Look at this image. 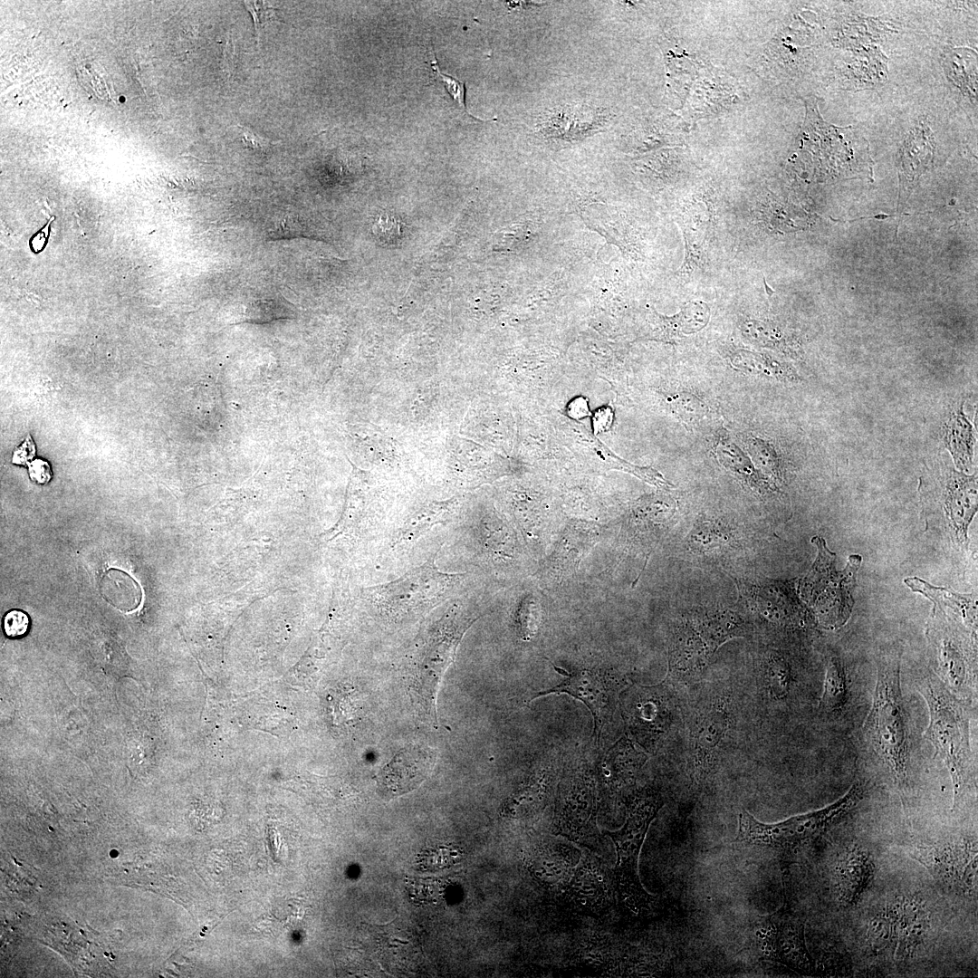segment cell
Returning <instances> with one entry per match:
<instances>
[{"mask_svg":"<svg viewBox=\"0 0 978 978\" xmlns=\"http://www.w3.org/2000/svg\"><path fill=\"white\" fill-rule=\"evenodd\" d=\"M900 660L901 653L896 649L879 657L872 705L862 732L904 798L908 784L910 728L900 685Z\"/></svg>","mask_w":978,"mask_h":978,"instance_id":"6da1fadb","label":"cell"},{"mask_svg":"<svg viewBox=\"0 0 978 978\" xmlns=\"http://www.w3.org/2000/svg\"><path fill=\"white\" fill-rule=\"evenodd\" d=\"M479 618L463 602H454L422 626L411 646L407 662L409 688L417 705L435 723L442 677L464 635Z\"/></svg>","mask_w":978,"mask_h":978,"instance_id":"7a4b0ae2","label":"cell"},{"mask_svg":"<svg viewBox=\"0 0 978 978\" xmlns=\"http://www.w3.org/2000/svg\"><path fill=\"white\" fill-rule=\"evenodd\" d=\"M917 688L926 702L929 723L923 737L935 748V757L943 760L950 773L955 809L963 797L973 753L970 741L969 700L953 695L933 674L917 681Z\"/></svg>","mask_w":978,"mask_h":978,"instance_id":"3957f363","label":"cell"},{"mask_svg":"<svg viewBox=\"0 0 978 978\" xmlns=\"http://www.w3.org/2000/svg\"><path fill=\"white\" fill-rule=\"evenodd\" d=\"M663 805L657 793H640L628 808V817L622 828L606 831L616 848L617 861L613 871L616 896L622 909L634 916L646 915L653 896L643 887L638 862L648 828Z\"/></svg>","mask_w":978,"mask_h":978,"instance_id":"277c9868","label":"cell"},{"mask_svg":"<svg viewBox=\"0 0 978 978\" xmlns=\"http://www.w3.org/2000/svg\"><path fill=\"white\" fill-rule=\"evenodd\" d=\"M435 553L398 579L366 590V598L382 614L404 618L427 613L447 599L465 578L438 570Z\"/></svg>","mask_w":978,"mask_h":978,"instance_id":"5b68a950","label":"cell"},{"mask_svg":"<svg viewBox=\"0 0 978 978\" xmlns=\"http://www.w3.org/2000/svg\"><path fill=\"white\" fill-rule=\"evenodd\" d=\"M744 633L741 619L729 610L689 615L673 635L668 649L669 674L678 679L696 676L722 644Z\"/></svg>","mask_w":978,"mask_h":978,"instance_id":"8992f818","label":"cell"},{"mask_svg":"<svg viewBox=\"0 0 978 978\" xmlns=\"http://www.w3.org/2000/svg\"><path fill=\"white\" fill-rule=\"evenodd\" d=\"M864 793L865 784L857 780L834 803L772 824L760 822L743 810L739 814L738 833L734 842L782 849L794 848L822 834L838 822L862 800Z\"/></svg>","mask_w":978,"mask_h":978,"instance_id":"52a82bcc","label":"cell"},{"mask_svg":"<svg viewBox=\"0 0 978 978\" xmlns=\"http://www.w3.org/2000/svg\"><path fill=\"white\" fill-rule=\"evenodd\" d=\"M811 542L818 555L801 581V596L815 609L824 627L836 629L848 621L852 612V590L862 559L858 554L849 556L845 569L839 571L835 569L836 554L827 548L825 540L814 536Z\"/></svg>","mask_w":978,"mask_h":978,"instance_id":"ba28073f","label":"cell"},{"mask_svg":"<svg viewBox=\"0 0 978 978\" xmlns=\"http://www.w3.org/2000/svg\"><path fill=\"white\" fill-rule=\"evenodd\" d=\"M933 610L927 638L936 676L956 697L969 700L976 691V633Z\"/></svg>","mask_w":978,"mask_h":978,"instance_id":"9c48e42d","label":"cell"},{"mask_svg":"<svg viewBox=\"0 0 978 978\" xmlns=\"http://www.w3.org/2000/svg\"><path fill=\"white\" fill-rule=\"evenodd\" d=\"M909 854L938 880L967 896L976 893V842L964 840L915 845Z\"/></svg>","mask_w":978,"mask_h":978,"instance_id":"30bf717a","label":"cell"},{"mask_svg":"<svg viewBox=\"0 0 978 978\" xmlns=\"http://www.w3.org/2000/svg\"><path fill=\"white\" fill-rule=\"evenodd\" d=\"M613 892V874L599 858L588 851L580 854L571 877L558 891L565 901L590 913L606 909L611 903Z\"/></svg>","mask_w":978,"mask_h":978,"instance_id":"8fae6325","label":"cell"},{"mask_svg":"<svg viewBox=\"0 0 978 978\" xmlns=\"http://www.w3.org/2000/svg\"><path fill=\"white\" fill-rule=\"evenodd\" d=\"M553 665V664H552ZM565 677L557 686L536 693L531 700L548 694H568L582 701L591 712L594 721L593 735L599 740L604 725L615 708L614 688L603 674L582 669L569 674L553 665Z\"/></svg>","mask_w":978,"mask_h":978,"instance_id":"7c38bea8","label":"cell"},{"mask_svg":"<svg viewBox=\"0 0 978 978\" xmlns=\"http://www.w3.org/2000/svg\"><path fill=\"white\" fill-rule=\"evenodd\" d=\"M596 817L593 788L578 785L570 791L557 808L552 831L574 843L591 847L600 841Z\"/></svg>","mask_w":978,"mask_h":978,"instance_id":"4fadbf2b","label":"cell"},{"mask_svg":"<svg viewBox=\"0 0 978 978\" xmlns=\"http://www.w3.org/2000/svg\"><path fill=\"white\" fill-rule=\"evenodd\" d=\"M976 481V475L968 476L952 469L945 470L938 478L937 501L944 512L945 527L963 544L968 542L967 528L977 510Z\"/></svg>","mask_w":978,"mask_h":978,"instance_id":"5bb4252c","label":"cell"},{"mask_svg":"<svg viewBox=\"0 0 978 978\" xmlns=\"http://www.w3.org/2000/svg\"><path fill=\"white\" fill-rule=\"evenodd\" d=\"M562 432L568 442H571L572 448L582 456H587V461L594 463L601 469L621 470L639 479L662 489H670L674 485L666 480L664 476L652 467L635 465L616 455L597 438L590 436L583 426L576 423H565Z\"/></svg>","mask_w":978,"mask_h":978,"instance_id":"9a60e30c","label":"cell"},{"mask_svg":"<svg viewBox=\"0 0 978 978\" xmlns=\"http://www.w3.org/2000/svg\"><path fill=\"white\" fill-rule=\"evenodd\" d=\"M435 754L426 747L412 746L400 751L380 772L379 789L388 796H398L416 788L433 768Z\"/></svg>","mask_w":978,"mask_h":978,"instance_id":"2e32d148","label":"cell"},{"mask_svg":"<svg viewBox=\"0 0 978 978\" xmlns=\"http://www.w3.org/2000/svg\"><path fill=\"white\" fill-rule=\"evenodd\" d=\"M580 854L571 845L547 840L528 852L527 864L539 882L558 892L571 877Z\"/></svg>","mask_w":978,"mask_h":978,"instance_id":"e0dca14e","label":"cell"},{"mask_svg":"<svg viewBox=\"0 0 978 978\" xmlns=\"http://www.w3.org/2000/svg\"><path fill=\"white\" fill-rule=\"evenodd\" d=\"M769 942L772 958L799 973L810 975L814 973V963L806 947L802 923L792 918L773 922Z\"/></svg>","mask_w":978,"mask_h":978,"instance_id":"ac0fdd59","label":"cell"},{"mask_svg":"<svg viewBox=\"0 0 978 978\" xmlns=\"http://www.w3.org/2000/svg\"><path fill=\"white\" fill-rule=\"evenodd\" d=\"M597 528L587 523L570 524L548 561L547 569L556 578L574 572L581 559L597 541Z\"/></svg>","mask_w":978,"mask_h":978,"instance_id":"d6986e66","label":"cell"},{"mask_svg":"<svg viewBox=\"0 0 978 978\" xmlns=\"http://www.w3.org/2000/svg\"><path fill=\"white\" fill-rule=\"evenodd\" d=\"M651 319L652 338L671 341L704 329L709 321L710 310L704 302H692L673 316L661 315L654 311Z\"/></svg>","mask_w":978,"mask_h":978,"instance_id":"ffe728a7","label":"cell"},{"mask_svg":"<svg viewBox=\"0 0 978 978\" xmlns=\"http://www.w3.org/2000/svg\"><path fill=\"white\" fill-rule=\"evenodd\" d=\"M898 959L908 957L918 943L925 925V913L916 899H905L889 911Z\"/></svg>","mask_w":978,"mask_h":978,"instance_id":"44dd1931","label":"cell"},{"mask_svg":"<svg viewBox=\"0 0 978 978\" xmlns=\"http://www.w3.org/2000/svg\"><path fill=\"white\" fill-rule=\"evenodd\" d=\"M728 726L726 710L716 705L700 719L694 734L696 775L709 772L712 755L723 740Z\"/></svg>","mask_w":978,"mask_h":978,"instance_id":"7402d4cb","label":"cell"},{"mask_svg":"<svg viewBox=\"0 0 978 978\" xmlns=\"http://www.w3.org/2000/svg\"><path fill=\"white\" fill-rule=\"evenodd\" d=\"M905 583L915 592H919L930 599L937 608H950L973 631L977 629L976 597L960 595L946 589L937 588L919 578H906Z\"/></svg>","mask_w":978,"mask_h":978,"instance_id":"603a6c76","label":"cell"},{"mask_svg":"<svg viewBox=\"0 0 978 978\" xmlns=\"http://www.w3.org/2000/svg\"><path fill=\"white\" fill-rule=\"evenodd\" d=\"M660 690L657 687L640 688L643 697L636 703L632 716L635 724L654 735L662 734L671 722L669 700L664 697Z\"/></svg>","mask_w":978,"mask_h":978,"instance_id":"cb8c5ba5","label":"cell"},{"mask_svg":"<svg viewBox=\"0 0 978 978\" xmlns=\"http://www.w3.org/2000/svg\"><path fill=\"white\" fill-rule=\"evenodd\" d=\"M838 870L843 900L851 904L869 881L873 873L871 860L865 852L853 849L847 853Z\"/></svg>","mask_w":978,"mask_h":978,"instance_id":"d4e9b609","label":"cell"},{"mask_svg":"<svg viewBox=\"0 0 978 978\" xmlns=\"http://www.w3.org/2000/svg\"><path fill=\"white\" fill-rule=\"evenodd\" d=\"M944 442L958 468L966 469L973 458L974 436L962 406L951 415L945 425Z\"/></svg>","mask_w":978,"mask_h":978,"instance_id":"484cf974","label":"cell"},{"mask_svg":"<svg viewBox=\"0 0 978 978\" xmlns=\"http://www.w3.org/2000/svg\"><path fill=\"white\" fill-rule=\"evenodd\" d=\"M101 592L104 599L122 610L137 608L141 600V590L127 573L110 570L101 580Z\"/></svg>","mask_w":978,"mask_h":978,"instance_id":"4316f807","label":"cell"},{"mask_svg":"<svg viewBox=\"0 0 978 978\" xmlns=\"http://www.w3.org/2000/svg\"><path fill=\"white\" fill-rule=\"evenodd\" d=\"M848 697L849 687L844 665L839 657L832 656L827 661L819 706L825 713H836L845 706Z\"/></svg>","mask_w":978,"mask_h":978,"instance_id":"83f0119b","label":"cell"},{"mask_svg":"<svg viewBox=\"0 0 978 978\" xmlns=\"http://www.w3.org/2000/svg\"><path fill=\"white\" fill-rule=\"evenodd\" d=\"M449 504H434L412 515L399 528L393 545H405L417 540L435 525L447 523L450 519Z\"/></svg>","mask_w":978,"mask_h":978,"instance_id":"f1b7e54d","label":"cell"},{"mask_svg":"<svg viewBox=\"0 0 978 978\" xmlns=\"http://www.w3.org/2000/svg\"><path fill=\"white\" fill-rule=\"evenodd\" d=\"M732 363L736 368L764 377L773 378L780 380H792L797 375L787 366L772 360L769 357L747 350H739L731 358Z\"/></svg>","mask_w":978,"mask_h":978,"instance_id":"f546056e","label":"cell"},{"mask_svg":"<svg viewBox=\"0 0 978 978\" xmlns=\"http://www.w3.org/2000/svg\"><path fill=\"white\" fill-rule=\"evenodd\" d=\"M715 450L718 460L725 468L751 484H757L758 474L748 456L735 444L723 438L717 443Z\"/></svg>","mask_w":978,"mask_h":978,"instance_id":"4dcf8cb0","label":"cell"},{"mask_svg":"<svg viewBox=\"0 0 978 978\" xmlns=\"http://www.w3.org/2000/svg\"><path fill=\"white\" fill-rule=\"evenodd\" d=\"M961 51V62H959L956 51L953 50L948 53L945 61L947 62L946 68L950 71L948 73L952 82L957 85L962 91L970 95L972 98H976V60L971 63L964 62V56L967 49H960ZM944 61V62H945Z\"/></svg>","mask_w":978,"mask_h":978,"instance_id":"1f68e13d","label":"cell"},{"mask_svg":"<svg viewBox=\"0 0 978 978\" xmlns=\"http://www.w3.org/2000/svg\"><path fill=\"white\" fill-rule=\"evenodd\" d=\"M293 316V311L286 303L274 299L254 301L245 310V321L254 323H264Z\"/></svg>","mask_w":978,"mask_h":978,"instance_id":"d6a6232c","label":"cell"},{"mask_svg":"<svg viewBox=\"0 0 978 978\" xmlns=\"http://www.w3.org/2000/svg\"><path fill=\"white\" fill-rule=\"evenodd\" d=\"M767 686L772 697L784 698L790 690L791 672L789 664L779 656L769 658L765 671Z\"/></svg>","mask_w":978,"mask_h":978,"instance_id":"836d02e7","label":"cell"},{"mask_svg":"<svg viewBox=\"0 0 978 978\" xmlns=\"http://www.w3.org/2000/svg\"><path fill=\"white\" fill-rule=\"evenodd\" d=\"M535 233L536 224L533 221H520L501 231L496 237V244L500 250L520 249L533 239Z\"/></svg>","mask_w":978,"mask_h":978,"instance_id":"e575fe53","label":"cell"},{"mask_svg":"<svg viewBox=\"0 0 978 978\" xmlns=\"http://www.w3.org/2000/svg\"><path fill=\"white\" fill-rule=\"evenodd\" d=\"M429 63H430L431 78L435 82H441V84L444 86L445 90L449 94V96L454 100L455 102H456L465 110V112L468 116L474 118L475 120H482L481 119H478V118L471 115L468 112V110H466V106H465V82L459 81L458 79H456L455 77L445 74L439 70V65H438V62H437V60L436 58V54H435V52H434L433 49H432V53H431V55H430V58H429Z\"/></svg>","mask_w":978,"mask_h":978,"instance_id":"d590c367","label":"cell"},{"mask_svg":"<svg viewBox=\"0 0 978 978\" xmlns=\"http://www.w3.org/2000/svg\"><path fill=\"white\" fill-rule=\"evenodd\" d=\"M749 450L757 464L771 473L777 475L778 458L772 446L764 440L753 438L749 441Z\"/></svg>","mask_w":978,"mask_h":978,"instance_id":"8d00e7d4","label":"cell"},{"mask_svg":"<svg viewBox=\"0 0 978 978\" xmlns=\"http://www.w3.org/2000/svg\"><path fill=\"white\" fill-rule=\"evenodd\" d=\"M675 408L686 422L696 421L705 414L704 404L691 394L682 393L676 397Z\"/></svg>","mask_w":978,"mask_h":978,"instance_id":"74e56055","label":"cell"},{"mask_svg":"<svg viewBox=\"0 0 978 978\" xmlns=\"http://www.w3.org/2000/svg\"><path fill=\"white\" fill-rule=\"evenodd\" d=\"M532 606L531 603H523L518 613L519 634L523 640H529L534 636L539 627V609Z\"/></svg>","mask_w":978,"mask_h":978,"instance_id":"f35d334b","label":"cell"},{"mask_svg":"<svg viewBox=\"0 0 978 978\" xmlns=\"http://www.w3.org/2000/svg\"><path fill=\"white\" fill-rule=\"evenodd\" d=\"M30 619L28 615L20 609L8 611L3 619L5 634L9 638L24 636L29 628Z\"/></svg>","mask_w":978,"mask_h":978,"instance_id":"ab89813d","label":"cell"},{"mask_svg":"<svg viewBox=\"0 0 978 978\" xmlns=\"http://www.w3.org/2000/svg\"><path fill=\"white\" fill-rule=\"evenodd\" d=\"M885 916V918L879 917L872 921L868 930L869 939L878 950L884 948L889 939H893V926L889 912Z\"/></svg>","mask_w":978,"mask_h":978,"instance_id":"60d3db41","label":"cell"},{"mask_svg":"<svg viewBox=\"0 0 978 978\" xmlns=\"http://www.w3.org/2000/svg\"><path fill=\"white\" fill-rule=\"evenodd\" d=\"M236 127L240 133L242 141L246 147H249L254 150L265 152L272 146L279 143V141H272L271 139L261 137L260 135L256 134L254 131L245 126L237 125Z\"/></svg>","mask_w":978,"mask_h":978,"instance_id":"b9f144b4","label":"cell"},{"mask_svg":"<svg viewBox=\"0 0 978 978\" xmlns=\"http://www.w3.org/2000/svg\"><path fill=\"white\" fill-rule=\"evenodd\" d=\"M244 5L253 17L257 45H259L261 29L265 22L262 17H271V15H267V13L273 10V6L267 9L269 5L266 3L257 1H244Z\"/></svg>","mask_w":978,"mask_h":978,"instance_id":"7bdbcfd3","label":"cell"},{"mask_svg":"<svg viewBox=\"0 0 978 978\" xmlns=\"http://www.w3.org/2000/svg\"><path fill=\"white\" fill-rule=\"evenodd\" d=\"M29 475L37 484H44L52 477L51 467L47 462L37 459L29 464Z\"/></svg>","mask_w":978,"mask_h":978,"instance_id":"ee69618b","label":"cell"},{"mask_svg":"<svg viewBox=\"0 0 978 978\" xmlns=\"http://www.w3.org/2000/svg\"><path fill=\"white\" fill-rule=\"evenodd\" d=\"M613 412L609 407L600 408L598 409L593 417V427L595 433L599 431L608 430L612 423Z\"/></svg>","mask_w":978,"mask_h":978,"instance_id":"f6af8a7d","label":"cell"},{"mask_svg":"<svg viewBox=\"0 0 978 978\" xmlns=\"http://www.w3.org/2000/svg\"><path fill=\"white\" fill-rule=\"evenodd\" d=\"M569 415L573 419L581 418L590 415L589 407L583 398H576L569 406Z\"/></svg>","mask_w":978,"mask_h":978,"instance_id":"bcb514c9","label":"cell"},{"mask_svg":"<svg viewBox=\"0 0 978 978\" xmlns=\"http://www.w3.org/2000/svg\"><path fill=\"white\" fill-rule=\"evenodd\" d=\"M24 444L25 449H24V447L22 446L14 454L13 462L15 463V464L27 463V461L34 456V443H32L30 441H25Z\"/></svg>","mask_w":978,"mask_h":978,"instance_id":"7dc6e473","label":"cell"}]
</instances>
